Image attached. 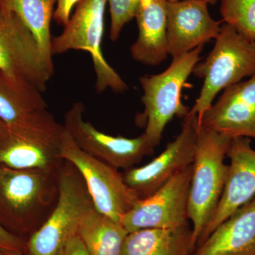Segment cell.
<instances>
[{
    "label": "cell",
    "mask_w": 255,
    "mask_h": 255,
    "mask_svg": "<svg viewBox=\"0 0 255 255\" xmlns=\"http://www.w3.org/2000/svg\"><path fill=\"white\" fill-rule=\"evenodd\" d=\"M231 140L227 135L198 126L188 201V219L193 224L194 250L222 196L228 172L225 158Z\"/></svg>",
    "instance_id": "obj_1"
},
{
    "label": "cell",
    "mask_w": 255,
    "mask_h": 255,
    "mask_svg": "<svg viewBox=\"0 0 255 255\" xmlns=\"http://www.w3.org/2000/svg\"><path fill=\"white\" fill-rule=\"evenodd\" d=\"M212 50L199 62L192 74L204 80L199 97L189 114L198 123L214 104L220 92L255 75V43L240 34L232 26H221Z\"/></svg>",
    "instance_id": "obj_2"
},
{
    "label": "cell",
    "mask_w": 255,
    "mask_h": 255,
    "mask_svg": "<svg viewBox=\"0 0 255 255\" xmlns=\"http://www.w3.org/2000/svg\"><path fill=\"white\" fill-rule=\"evenodd\" d=\"M204 46L172 58L168 68L157 75L139 78L143 96L142 114H137V125L145 128L146 136L154 147L160 143L164 128L174 117L184 119L190 109L182 102V92L193 69L200 62Z\"/></svg>",
    "instance_id": "obj_3"
},
{
    "label": "cell",
    "mask_w": 255,
    "mask_h": 255,
    "mask_svg": "<svg viewBox=\"0 0 255 255\" xmlns=\"http://www.w3.org/2000/svg\"><path fill=\"white\" fill-rule=\"evenodd\" d=\"M107 4L108 0H81L63 33L52 38L51 53L53 55L71 50L88 52L95 69L96 92L101 94L110 88L122 93L128 89L127 83L106 60L102 52Z\"/></svg>",
    "instance_id": "obj_4"
},
{
    "label": "cell",
    "mask_w": 255,
    "mask_h": 255,
    "mask_svg": "<svg viewBox=\"0 0 255 255\" xmlns=\"http://www.w3.org/2000/svg\"><path fill=\"white\" fill-rule=\"evenodd\" d=\"M63 125L51 114L23 125L0 126V164L16 169H38L51 172L60 157Z\"/></svg>",
    "instance_id": "obj_5"
},
{
    "label": "cell",
    "mask_w": 255,
    "mask_h": 255,
    "mask_svg": "<svg viewBox=\"0 0 255 255\" xmlns=\"http://www.w3.org/2000/svg\"><path fill=\"white\" fill-rule=\"evenodd\" d=\"M60 157L68 161L81 174L94 206L101 214L120 222L124 215L140 201L119 169L80 149L65 127L60 139Z\"/></svg>",
    "instance_id": "obj_6"
},
{
    "label": "cell",
    "mask_w": 255,
    "mask_h": 255,
    "mask_svg": "<svg viewBox=\"0 0 255 255\" xmlns=\"http://www.w3.org/2000/svg\"><path fill=\"white\" fill-rule=\"evenodd\" d=\"M58 182L56 206L28 241L31 255H56L70 238L78 234L82 218L95 207L85 181L76 168L63 171Z\"/></svg>",
    "instance_id": "obj_7"
},
{
    "label": "cell",
    "mask_w": 255,
    "mask_h": 255,
    "mask_svg": "<svg viewBox=\"0 0 255 255\" xmlns=\"http://www.w3.org/2000/svg\"><path fill=\"white\" fill-rule=\"evenodd\" d=\"M0 71L46 91L54 68L47 63L39 45L17 15L0 9Z\"/></svg>",
    "instance_id": "obj_8"
},
{
    "label": "cell",
    "mask_w": 255,
    "mask_h": 255,
    "mask_svg": "<svg viewBox=\"0 0 255 255\" xmlns=\"http://www.w3.org/2000/svg\"><path fill=\"white\" fill-rule=\"evenodd\" d=\"M84 112L83 103L75 102L65 114L63 126L77 145L89 155L114 168L128 170L154 153L155 147L144 132L134 138L106 134L84 120Z\"/></svg>",
    "instance_id": "obj_9"
},
{
    "label": "cell",
    "mask_w": 255,
    "mask_h": 255,
    "mask_svg": "<svg viewBox=\"0 0 255 255\" xmlns=\"http://www.w3.org/2000/svg\"><path fill=\"white\" fill-rule=\"evenodd\" d=\"M197 132V117L188 114L183 119L181 132L160 155L145 165L125 171L123 176L128 186L140 199L155 194L176 174L193 164Z\"/></svg>",
    "instance_id": "obj_10"
},
{
    "label": "cell",
    "mask_w": 255,
    "mask_h": 255,
    "mask_svg": "<svg viewBox=\"0 0 255 255\" xmlns=\"http://www.w3.org/2000/svg\"><path fill=\"white\" fill-rule=\"evenodd\" d=\"M192 164L136 205L121 219L128 233L149 228L178 227L188 221V201Z\"/></svg>",
    "instance_id": "obj_11"
},
{
    "label": "cell",
    "mask_w": 255,
    "mask_h": 255,
    "mask_svg": "<svg viewBox=\"0 0 255 255\" xmlns=\"http://www.w3.org/2000/svg\"><path fill=\"white\" fill-rule=\"evenodd\" d=\"M227 157L231 162L222 196L197 246L221 223L255 196V150L250 139L232 138Z\"/></svg>",
    "instance_id": "obj_12"
},
{
    "label": "cell",
    "mask_w": 255,
    "mask_h": 255,
    "mask_svg": "<svg viewBox=\"0 0 255 255\" xmlns=\"http://www.w3.org/2000/svg\"><path fill=\"white\" fill-rule=\"evenodd\" d=\"M198 126L231 138L255 139V75L225 89Z\"/></svg>",
    "instance_id": "obj_13"
},
{
    "label": "cell",
    "mask_w": 255,
    "mask_h": 255,
    "mask_svg": "<svg viewBox=\"0 0 255 255\" xmlns=\"http://www.w3.org/2000/svg\"><path fill=\"white\" fill-rule=\"evenodd\" d=\"M167 16L168 52L172 58L204 46L221 31V22L211 17L204 1H167Z\"/></svg>",
    "instance_id": "obj_14"
},
{
    "label": "cell",
    "mask_w": 255,
    "mask_h": 255,
    "mask_svg": "<svg viewBox=\"0 0 255 255\" xmlns=\"http://www.w3.org/2000/svg\"><path fill=\"white\" fill-rule=\"evenodd\" d=\"M191 255H255V196L221 223Z\"/></svg>",
    "instance_id": "obj_15"
},
{
    "label": "cell",
    "mask_w": 255,
    "mask_h": 255,
    "mask_svg": "<svg viewBox=\"0 0 255 255\" xmlns=\"http://www.w3.org/2000/svg\"><path fill=\"white\" fill-rule=\"evenodd\" d=\"M166 0H140L135 17L138 37L130 48L134 60L150 66L163 63L169 55Z\"/></svg>",
    "instance_id": "obj_16"
},
{
    "label": "cell",
    "mask_w": 255,
    "mask_h": 255,
    "mask_svg": "<svg viewBox=\"0 0 255 255\" xmlns=\"http://www.w3.org/2000/svg\"><path fill=\"white\" fill-rule=\"evenodd\" d=\"M50 171L0 167V197L11 211L25 215L46 202Z\"/></svg>",
    "instance_id": "obj_17"
},
{
    "label": "cell",
    "mask_w": 255,
    "mask_h": 255,
    "mask_svg": "<svg viewBox=\"0 0 255 255\" xmlns=\"http://www.w3.org/2000/svg\"><path fill=\"white\" fill-rule=\"evenodd\" d=\"M42 92L27 82L5 76L0 71V122L16 127L48 113Z\"/></svg>",
    "instance_id": "obj_18"
},
{
    "label": "cell",
    "mask_w": 255,
    "mask_h": 255,
    "mask_svg": "<svg viewBox=\"0 0 255 255\" xmlns=\"http://www.w3.org/2000/svg\"><path fill=\"white\" fill-rule=\"evenodd\" d=\"M194 251L189 222L170 228H149L128 234L122 255H191Z\"/></svg>",
    "instance_id": "obj_19"
},
{
    "label": "cell",
    "mask_w": 255,
    "mask_h": 255,
    "mask_svg": "<svg viewBox=\"0 0 255 255\" xmlns=\"http://www.w3.org/2000/svg\"><path fill=\"white\" fill-rule=\"evenodd\" d=\"M78 234L91 255H122L128 232L122 223L94 207L82 218Z\"/></svg>",
    "instance_id": "obj_20"
},
{
    "label": "cell",
    "mask_w": 255,
    "mask_h": 255,
    "mask_svg": "<svg viewBox=\"0 0 255 255\" xmlns=\"http://www.w3.org/2000/svg\"><path fill=\"white\" fill-rule=\"evenodd\" d=\"M57 0H0V9L13 11L36 38L47 63L54 68L50 23Z\"/></svg>",
    "instance_id": "obj_21"
},
{
    "label": "cell",
    "mask_w": 255,
    "mask_h": 255,
    "mask_svg": "<svg viewBox=\"0 0 255 255\" xmlns=\"http://www.w3.org/2000/svg\"><path fill=\"white\" fill-rule=\"evenodd\" d=\"M223 21L255 43V0H221Z\"/></svg>",
    "instance_id": "obj_22"
},
{
    "label": "cell",
    "mask_w": 255,
    "mask_h": 255,
    "mask_svg": "<svg viewBox=\"0 0 255 255\" xmlns=\"http://www.w3.org/2000/svg\"><path fill=\"white\" fill-rule=\"evenodd\" d=\"M140 0H108L111 16L110 39L117 41L121 32L135 17Z\"/></svg>",
    "instance_id": "obj_23"
},
{
    "label": "cell",
    "mask_w": 255,
    "mask_h": 255,
    "mask_svg": "<svg viewBox=\"0 0 255 255\" xmlns=\"http://www.w3.org/2000/svg\"><path fill=\"white\" fill-rule=\"evenodd\" d=\"M81 0H57L53 18L58 24L64 26L70 18L72 10Z\"/></svg>",
    "instance_id": "obj_24"
},
{
    "label": "cell",
    "mask_w": 255,
    "mask_h": 255,
    "mask_svg": "<svg viewBox=\"0 0 255 255\" xmlns=\"http://www.w3.org/2000/svg\"><path fill=\"white\" fill-rule=\"evenodd\" d=\"M56 255H91L78 234L70 238Z\"/></svg>",
    "instance_id": "obj_25"
},
{
    "label": "cell",
    "mask_w": 255,
    "mask_h": 255,
    "mask_svg": "<svg viewBox=\"0 0 255 255\" xmlns=\"http://www.w3.org/2000/svg\"><path fill=\"white\" fill-rule=\"evenodd\" d=\"M23 248L22 241L0 225V250L21 252Z\"/></svg>",
    "instance_id": "obj_26"
},
{
    "label": "cell",
    "mask_w": 255,
    "mask_h": 255,
    "mask_svg": "<svg viewBox=\"0 0 255 255\" xmlns=\"http://www.w3.org/2000/svg\"><path fill=\"white\" fill-rule=\"evenodd\" d=\"M0 255H23L21 252L0 250Z\"/></svg>",
    "instance_id": "obj_27"
},
{
    "label": "cell",
    "mask_w": 255,
    "mask_h": 255,
    "mask_svg": "<svg viewBox=\"0 0 255 255\" xmlns=\"http://www.w3.org/2000/svg\"><path fill=\"white\" fill-rule=\"evenodd\" d=\"M166 1H169V2H174V1H184V0H166ZM194 1H204L208 4H214L215 3L217 2L218 0H194Z\"/></svg>",
    "instance_id": "obj_28"
},
{
    "label": "cell",
    "mask_w": 255,
    "mask_h": 255,
    "mask_svg": "<svg viewBox=\"0 0 255 255\" xmlns=\"http://www.w3.org/2000/svg\"><path fill=\"white\" fill-rule=\"evenodd\" d=\"M2 124V122H0V126H1V124Z\"/></svg>",
    "instance_id": "obj_29"
}]
</instances>
